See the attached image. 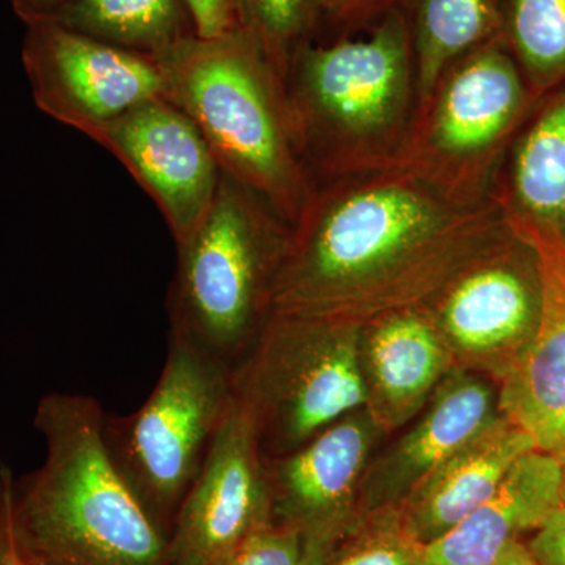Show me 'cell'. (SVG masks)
Instances as JSON below:
<instances>
[{
	"label": "cell",
	"instance_id": "cell-1",
	"mask_svg": "<svg viewBox=\"0 0 565 565\" xmlns=\"http://www.w3.org/2000/svg\"><path fill=\"white\" fill-rule=\"evenodd\" d=\"M504 230L492 202L462 206L399 167L318 182L294 223L274 313L363 327L422 308Z\"/></svg>",
	"mask_w": 565,
	"mask_h": 565
},
{
	"label": "cell",
	"instance_id": "cell-2",
	"mask_svg": "<svg viewBox=\"0 0 565 565\" xmlns=\"http://www.w3.org/2000/svg\"><path fill=\"white\" fill-rule=\"evenodd\" d=\"M96 397L50 393L33 426L44 462L11 479L10 527L22 565H169V537L118 473Z\"/></svg>",
	"mask_w": 565,
	"mask_h": 565
},
{
	"label": "cell",
	"instance_id": "cell-3",
	"mask_svg": "<svg viewBox=\"0 0 565 565\" xmlns=\"http://www.w3.org/2000/svg\"><path fill=\"white\" fill-rule=\"evenodd\" d=\"M294 139L315 184L396 166L418 111L399 2L363 36L305 44L285 79Z\"/></svg>",
	"mask_w": 565,
	"mask_h": 565
},
{
	"label": "cell",
	"instance_id": "cell-4",
	"mask_svg": "<svg viewBox=\"0 0 565 565\" xmlns=\"http://www.w3.org/2000/svg\"><path fill=\"white\" fill-rule=\"evenodd\" d=\"M167 99L195 122L222 172L294 226L315 182L297 150L285 82L250 33L182 40L161 57Z\"/></svg>",
	"mask_w": 565,
	"mask_h": 565
},
{
	"label": "cell",
	"instance_id": "cell-5",
	"mask_svg": "<svg viewBox=\"0 0 565 565\" xmlns=\"http://www.w3.org/2000/svg\"><path fill=\"white\" fill-rule=\"evenodd\" d=\"M291 230L262 196L222 172L202 225L177 248L167 296L170 340L234 373L273 318Z\"/></svg>",
	"mask_w": 565,
	"mask_h": 565
},
{
	"label": "cell",
	"instance_id": "cell-6",
	"mask_svg": "<svg viewBox=\"0 0 565 565\" xmlns=\"http://www.w3.org/2000/svg\"><path fill=\"white\" fill-rule=\"evenodd\" d=\"M234 403L230 367L170 340L158 384L143 405L129 415L104 414L111 462L169 541Z\"/></svg>",
	"mask_w": 565,
	"mask_h": 565
},
{
	"label": "cell",
	"instance_id": "cell-7",
	"mask_svg": "<svg viewBox=\"0 0 565 565\" xmlns=\"http://www.w3.org/2000/svg\"><path fill=\"white\" fill-rule=\"evenodd\" d=\"M535 103L501 40L487 41L435 84L394 167L462 206L489 203L494 173Z\"/></svg>",
	"mask_w": 565,
	"mask_h": 565
},
{
	"label": "cell",
	"instance_id": "cell-8",
	"mask_svg": "<svg viewBox=\"0 0 565 565\" xmlns=\"http://www.w3.org/2000/svg\"><path fill=\"white\" fill-rule=\"evenodd\" d=\"M362 327L274 313L234 371V394L266 459L296 451L366 404Z\"/></svg>",
	"mask_w": 565,
	"mask_h": 565
},
{
	"label": "cell",
	"instance_id": "cell-9",
	"mask_svg": "<svg viewBox=\"0 0 565 565\" xmlns=\"http://www.w3.org/2000/svg\"><path fill=\"white\" fill-rule=\"evenodd\" d=\"M422 308L456 367L501 381L537 332L541 263L505 228Z\"/></svg>",
	"mask_w": 565,
	"mask_h": 565
},
{
	"label": "cell",
	"instance_id": "cell-10",
	"mask_svg": "<svg viewBox=\"0 0 565 565\" xmlns=\"http://www.w3.org/2000/svg\"><path fill=\"white\" fill-rule=\"evenodd\" d=\"M21 55L36 107L88 139L134 107L167 98L166 71L158 58L54 20L25 24Z\"/></svg>",
	"mask_w": 565,
	"mask_h": 565
},
{
	"label": "cell",
	"instance_id": "cell-11",
	"mask_svg": "<svg viewBox=\"0 0 565 565\" xmlns=\"http://www.w3.org/2000/svg\"><path fill=\"white\" fill-rule=\"evenodd\" d=\"M158 204L177 248L191 239L214 203L222 169L195 122L167 98L126 111L90 137Z\"/></svg>",
	"mask_w": 565,
	"mask_h": 565
},
{
	"label": "cell",
	"instance_id": "cell-12",
	"mask_svg": "<svg viewBox=\"0 0 565 565\" xmlns=\"http://www.w3.org/2000/svg\"><path fill=\"white\" fill-rule=\"evenodd\" d=\"M273 525L266 463L255 430L234 403L170 534L169 565H223Z\"/></svg>",
	"mask_w": 565,
	"mask_h": 565
},
{
	"label": "cell",
	"instance_id": "cell-13",
	"mask_svg": "<svg viewBox=\"0 0 565 565\" xmlns=\"http://www.w3.org/2000/svg\"><path fill=\"white\" fill-rule=\"evenodd\" d=\"M382 430L362 407L289 455L266 459L273 525L299 535L303 565H326L327 548L360 498L364 471Z\"/></svg>",
	"mask_w": 565,
	"mask_h": 565
},
{
	"label": "cell",
	"instance_id": "cell-14",
	"mask_svg": "<svg viewBox=\"0 0 565 565\" xmlns=\"http://www.w3.org/2000/svg\"><path fill=\"white\" fill-rule=\"evenodd\" d=\"M489 199L505 228L565 278V84L535 103Z\"/></svg>",
	"mask_w": 565,
	"mask_h": 565
},
{
	"label": "cell",
	"instance_id": "cell-15",
	"mask_svg": "<svg viewBox=\"0 0 565 565\" xmlns=\"http://www.w3.org/2000/svg\"><path fill=\"white\" fill-rule=\"evenodd\" d=\"M501 415L493 386L455 367L424 407L418 423L364 471L360 498L371 509L403 503L457 449Z\"/></svg>",
	"mask_w": 565,
	"mask_h": 565
},
{
	"label": "cell",
	"instance_id": "cell-16",
	"mask_svg": "<svg viewBox=\"0 0 565 565\" xmlns=\"http://www.w3.org/2000/svg\"><path fill=\"white\" fill-rule=\"evenodd\" d=\"M360 364L367 414L382 433L424 411L455 360L423 308L394 311L364 323Z\"/></svg>",
	"mask_w": 565,
	"mask_h": 565
},
{
	"label": "cell",
	"instance_id": "cell-17",
	"mask_svg": "<svg viewBox=\"0 0 565 565\" xmlns=\"http://www.w3.org/2000/svg\"><path fill=\"white\" fill-rule=\"evenodd\" d=\"M563 462L546 452L520 457L497 492L448 533L423 545L419 565H490L509 542L537 531L559 509Z\"/></svg>",
	"mask_w": 565,
	"mask_h": 565
},
{
	"label": "cell",
	"instance_id": "cell-18",
	"mask_svg": "<svg viewBox=\"0 0 565 565\" xmlns=\"http://www.w3.org/2000/svg\"><path fill=\"white\" fill-rule=\"evenodd\" d=\"M534 449L530 435L498 416L397 505L405 530L430 544L489 500L516 460Z\"/></svg>",
	"mask_w": 565,
	"mask_h": 565
},
{
	"label": "cell",
	"instance_id": "cell-19",
	"mask_svg": "<svg viewBox=\"0 0 565 565\" xmlns=\"http://www.w3.org/2000/svg\"><path fill=\"white\" fill-rule=\"evenodd\" d=\"M541 263L542 315L537 332L501 379L498 407L530 435L537 451L565 457V278Z\"/></svg>",
	"mask_w": 565,
	"mask_h": 565
},
{
	"label": "cell",
	"instance_id": "cell-20",
	"mask_svg": "<svg viewBox=\"0 0 565 565\" xmlns=\"http://www.w3.org/2000/svg\"><path fill=\"white\" fill-rule=\"evenodd\" d=\"M414 46L418 107L445 71L498 36V0H397Z\"/></svg>",
	"mask_w": 565,
	"mask_h": 565
},
{
	"label": "cell",
	"instance_id": "cell-21",
	"mask_svg": "<svg viewBox=\"0 0 565 565\" xmlns=\"http://www.w3.org/2000/svg\"><path fill=\"white\" fill-rule=\"evenodd\" d=\"M52 20L154 58L196 35L184 0H73Z\"/></svg>",
	"mask_w": 565,
	"mask_h": 565
},
{
	"label": "cell",
	"instance_id": "cell-22",
	"mask_svg": "<svg viewBox=\"0 0 565 565\" xmlns=\"http://www.w3.org/2000/svg\"><path fill=\"white\" fill-rule=\"evenodd\" d=\"M498 39L537 102L565 84V0H498Z\"/></svg>",
	"mask_w": 565,
	"mask_h": 565
},
{
	"label": "cell",
	"instance_id": "cell-23",
	"mask_svg": "<svg viewBox=\"0 0 565 565\" xmlns=\"http://www.w3.org/2000/svg\"><path fill=\"white\" fill-rule=\"evenodd\" d=\"M241 28L262 44L285 79L294 55L313 41L321 21L319 0H234Z\"/></svg>",
	"mask_w": 565,
	"mask_h": 565
},
{
	"label": "cell",
	"instance_id": "cell-24",
	"mask_svg": "<svg viewBox=\"0 0 565 565\" xmlns=\"http://www.w3.org/2000/svg\"><path fill=\"white\" fill-rule=\"evenodd\" d=\"M422 552L423 545L408 534L397 515V522L390 530L367 539L348 555L327 565H419Z\"/></svg>",
	"mask_w": 565,
	"mask_h": 565
},
{
	"label": "cell",
	"instance_id": "cell-25",
	"mask_svg": "<svg viewBox=\"0 0 565 565\" xmlns=\"http://www.w3.org/2000/svg\"><path fill=\"white\" fill-rule=\"evenodd\" d=\"M223 565H303L302 544L288 527L269 525L253 534Z\"/></svg>",
	"mask_w": 565,
	"mask_h": 565
},
{
	"label": "cell",
	"instance_id": "cell-26",
	"mask_svg": "<svg viewBox=\"0 0 565 565\" xmlns=\"http://www.w3.org/2000/svg\"><path fill=\"white\" fill-rule=\"evenodd\" d=\"M200 39H215L241 28L234 0H184Z\"/></svg>",
	"mask_w": 565,
	"mask_h": 565
},
{
	"label": "cell",
	"instance_id": "cell-27",
	"mask_svg": "<svg viewBox=\"0 0 565 565\" xmlns=\"http://www.w3.org/2000/svg\"><path fill=\"white\" fill-rule=\"evenodd\" d=\"M397 0H319L321 20L338 28L352 29L381 17Z\"/></svg>",
	"mask_w": 565,
	"mask_h": 565
},
{
	"label": "cell",
	"instance_id": "cell-28",
	"mask_svg": "<svg viewBox=\"0 0 565 565\" xmlns=\"http://www.w3.org/2000/svg\"><path fill=\"white\" fill-rule=\"evenodd\" d=\"M527 546L539 565H565V514L561 509L535 531Z\"/></svg>",
	"mask_w": 565,
	"mask_h": 565
},
{
	"label": "cell",
	"instance_id": "cell-29",
	"mask_svg": "<svg viewBox=\"0 0 565 565\" xmlns=\"http://www.w3.org/2000/svg\"><path fill=\"white\" fill-rule=\"evenodd\" d=\"M13 476L9 467H0V565H10L13 556L10 527V487Z\"/></svg>",
	"mask_w": 565,
	"mask_h": 565
},
{
	"label": "cell",
	"instance_id": "cell-30",
	"mask_svg": "<svg viewBox=\"0 0 565 565\" xmlns=\"http://www.w3.org/2000/svg\"><path fill=\"white\" fill-rule=\"evenodd\" d=\"M73 0H10L11 9L24 24L52 20Z\"/></svg>",
	"mask_w": 565,
	"mask_h": 565
},
{
	"label": "cell",
	"instance_id": "cell-31",
	"mask_svg": "<svg viewBox=\"0 0 565 565\" xmlns=\"http://www.w3.org/2000/svg\"><path fill=\"white\" fill-rule=\"evenodd\" d=\"M490 565H539V563L531 553L530 546L514 539L501 550L500 555L494 557Z\"/></svg>",
	"mask_w": 565,
	"mask_h": 565
},
{
	"label": "cell",
	"instance_id": "cell-32",
	"mask_svg": "<svg viewBox=\"0 0 565 565\" xmlns=\"http://www.w3.org/2000/svg\"><path fill=\"white\" fill-rule=\"evenodd\" d=\"M561 462H563V478H561L559 509L565 514V457Z\"/></svg>",
	"mask_w": 565,
	"mask_h": 565
},
{
	"label": "cell",
	"instance_id": "cell-33",
	"mask_svg": "<svg viewBox=\"0 0 565 565\" xmlns=\"http://www.w3.org/2000/svg\"><path fill=\"white\" fill-rule=\"evenodd\" d=\"M10 565H22L21 564V561L18 559L17 555H14V552H13V556H11V563Z\"/></svg>",
	"mask_w": 565,
	"mask_h": 565
}]
</instances>
